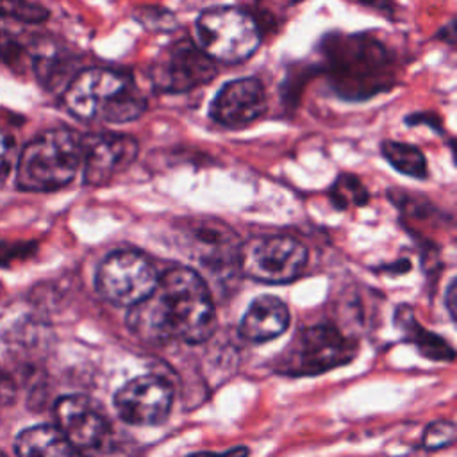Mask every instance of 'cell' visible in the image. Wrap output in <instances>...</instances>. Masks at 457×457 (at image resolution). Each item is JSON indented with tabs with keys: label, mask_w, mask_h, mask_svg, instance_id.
Wrapping results in <instances>:
<instances>
[{
	"label": "cell",
	"mask_w": 457,
	"mask_h": 457,
	"mask_svg": "<svg viewBox=\"0 0 457 457\" xmlns=\"http://www.w3.org/2000/svg\"><path fill=\"white\" fill-rule=\"evenodd\" d=\"M355 350V343L346 339L334 325L303 327L277 357L273 368L289 377L318 375L350 362Z\"/></svg>",
	"instance_id": "6"
},
{
	"label": "cell",
	"mask_w": 457,
	"mask_h": 457,
	"mask_svg": "<svg viewBox=\"0 0 457 457\" xmlns=\"http://www.w3.org/2000/svg\"><path fill=\"white\" fill-rule=\"evenodd\" d=\"M198 46L214 62L241 64L250 59L262 39L259 21L248 11L236 5H214L204 9L196 21Z\"/></svg>",
	"instance_id": "5"
},
{
	"label": "cell",
	"mask_w": 457,
	"mask_h": 457,
	"mask_svg": "<svg viewBox=\"0 0 457 457\" xmlns=\"http://www.w3.org/2000/svg\"><path fill=\"white\" fill-rule=\"evenodd\" d=\"M0 457H5V455H4V453H2V452H0Z\"/></svg>",
	"instance_id": "29"
},
{
	"label": "cell",
	"mask_w": 457,
	"mask_h": 457,
	"mask_svg": "<svg viewBox=\"0 0 457 457\" xmlns=\"http://www.w3.org/2000/svg\"><path fill=\"white\" fill-rule=\"evenodd\" d=\"M455 441V425L453 421L439 420L430 423L423 432V446L428 450H439L453 445Z\"/></svg>",
	"instance_id": "22"
},
{
	"label": "cell",
	"mask_w": 457,
	"mask_h": 457,
	"mask_svg": "<svg viewBox=\"0 0 457 457\" xmlns=\"http://www.w3.org/2000/svg\"><path fill=\"white\" fill-rule=\"evenodd\" d=\"M382 157L400 173L414 179H427L428 168L423 152L403 141H382L380 143Z\"/></svg>",
	"instance_id": "18"
},
{
	"label": "cell",
	"mask_w": 457,
	"mask_h": 457,
	"mask_svg": "<svg viewBox=\"0 0 457 457\" xmlns=\"http://www.w3.org/2000/svg\"><path fill=\"white\" fill-rule=\"evenodd\" d=\"M129 327L150 341L204 343L216 327V312L207 282L187 266L166 270L152 293L130 307Z\"/></svg>",
	"instance_id": "1"
},
{
	"label": "cell",
	"mask_w": 457,
	"mask_h": 457,
	"mask_svg": "<svg viewBox=\"0 0 457 457\" xmlns=\"http://www.w3.org/2000/svg\"><path fill=\"white\" fill-rule=\"evenodd\" d=\"M330 196H332V202L337 205V207H343L346 209L348 205H361V204H366L368 200V191L366 187L362 186V182L350 175V173H343L337 177V180L334 182L332 189H330Z\"/></svg>",
	"instance_id": "20"
},
{
	"label": "cell",
	"mask_w": 457,
	"mask_h": 457,
	"mask_svg": "<svg viewBox=\"0 0 457 457\" xmlns=\"http://www.w3.org/2000/svg\"><path fill=\"white\" fill-rule=\"evenodd\" d=\"M16 155V141L14 137L0 129V187L5 184Z\"/></svg>",
	"instance_id": "23"
},
{
	"label": "cell",
	"mask_w": 457,
	"mask_h": 457,
	"mask_svg": "<svg viewBox=\"0 0 457 457\" xmlns=\"http://www.w3.org/2000/svg\"><path fill=\"white\" fill-rule=\"evenodd\" d=\"M137 152L139 143L129 134L102 132L86 136L82 146L84 184H107L136 161Z\"/></svg>",
	"instance_id": "12"
},
{
	"label": "cell",
	"mask_w": 457,
	"mask_h": 457,
	"mask_svg": "<svg viewBox=\"0 0 457 457\" xmlns=\"http://www.w3.org/2000/svg\"><path fill=\"white\" fill-rule=\"evenodd\" d=\"M368 9H373L384 16H391L395 12V4L393 0H353Z\"/></svg>",
	"instance_id": "25"
},
{
	"label": "cell",
	"mask_w": 457,
	"mask_h": 457,
	"mask_svg": "<svg viewBox=\"0 0 457 457\" xmlns=\"http://www.w3.org/2000/svg\"><path fill=\"white\" fill-rule=\"evenodd\" d=\"M268 109V95L257 77H243L223 84L209 105V118L225 129H243Z\"/></svg>",
	"instance_id": "13"
},
{
	"label": "cell",
	"mask_w": 457,
	"mask_h": 457,
	"mask_svg": "<svg viewBox=\"0 0 457 457\" xmlns=\"http://www.w3.org/2000/svg\"><path fill=\"white\" fill-rule=\"evenodd\" d=\"M239 246L236 234L220 221H196L187 230V252L216 273L239 268Z\"/></svg>",
	"instance_id": "14"
},
{
	"label": "cell",
	"mask_w": 457,
	"mask_h": 457,
	"mask_svg": "<svg viewBox=\"0 0 457 457\" xmlns=\"http://www.w3.org/2000/svg\"><path fill=\"white\" fill-rule=\"evenodd\" d=\"M455 298H457V291H455V280L450 282L448 286V291H446V307H448V312L452 316V320H455Z\"/></svg>",
	"instance_id": "28"
},
{
	"label": "cell",
	"mask_w": 457,
	"mask_h": 457,
	"mask_svg": "<svg viewBox=\"0 0 457 457\" xmlns=\"http://www.w3.org/2000/svg\"><path fill=\"white\" fill-rule=\"evenodd\" d=\"M305 264L307 250L291 236H255L239 246V270L262 284L291 282Z\"/></svg>",
	"instance_id": "7"
},
{
	"label": "cell",
	"mask_w": 457,
	"mask_h": 457,
	"mask_svg": "<svg viewBox=\"0 0 457 457\" xmlns=\"http://www.w3.org/2000/svg\"><path fill=\"white\" fill-rule=\"evenodd\" d=\"M248 455V448L246 446H236V448H230L228 452L221 453V455H214V453H195V455H189V457H246Z\"/></svg>",
	"instance_id": "26"
},
{
	"label": "cell",
	"mask_w": 457,
	"mask_h": 457,
	"mask_svg": "<svg viewBox=\"0 0 457 457\" xmlns=\"http://www.w3.org/2000/svg\"><path fill=\"white\" fill-rule=\"evenodd\" d=\"M320 48L328 84L343 100H368L398 82L395 55L368 32H330Z\"/></svg>",
	"instance_id": "2"
},
{
	"label": "cell",
	"mask_w": 457,
	"mask_h": 457,
	"mask_svg": "<svg viewBox=\"0 0 457 457\" xmlns=\"http://www.w3.org/2000/svg\"><path fill=\"white\" fill-rule=\"evenodd\" d=\"M396 325L403 330V334L407 336L409 341H412L418 350L434 361H452L453 359V350L452 346L437 337L436 334L425 330L421 325H418V321L412 316V311L409 307H400L396 309Z\"/></svg>",
	"instance_id": "17"
},
{
	"label": "cell",
	"mask_w": 457,
	"mask_h": 457,
	"mask_svg": "<svg viewBox=\"0 0 457 457\" xmlns=\"http://www.w3.org/2000/svg\"><path fill=\"white\" fill-rule=\"evenodd\" d=\"M84 137L71 129H50L30 139L20 154L16 184L23 191L48 193L68 186L82 164Z\"/></svg>",
	"instance_id": "4"
},
{
	"label": "cell",
	"mask_w": 457,
	"mask_h": 457,
	"mask_svg": "<svg viewBox=\"0 0 457 457\" xmlns=\"http://www.w3.org/2000/svg\"><path fill=\"white\" fill-rule=\"evenodd\" d=\"M437 37L439 39H443L445 43H448L450 46H453L455 45V21L453 20H450V23L446 25V27H443L439 32H437Z\"/></svg>",
	"instance_id": "27"
},
{
	"label": "cell",
	"mask_w": 457,
	"mask_h": 457,
	"mask_svg": "<svg viewBox=\"0 0 457 457\" xmlns=\"http://www.w3.org/2000/svg\"><path fill=\"white\" fill-rule=\"evenodd\" d=\"M16 457H75V450L57 427L36 425L21 430L14 441Z\"/></svg>",
	"instance_id": "16"
},
{
	"label": "cell",
	"mask_w": 457,
	"mask_h": 457,
	"mask_svg": "<svg viewBox=\"0 0 457 457\" xmlns=\"http://www.w3.org/2000/svg\"><path fill=\"white\" fill-rule=\"evenodd\" d=\"M57 428L80 455L98 453L111 437V423L100 405L84 395H66L54 407Z\"/></svg>",
	"instance_id": "10"
},
{
	"label": "cell",
	"mask_w": 457,
	"mask_h": 457,
	"mask_svg": "<svg viewBox=\"0 0 457 457\" xmlns=\"http://www.w3.org/2000/svg\"><path fill=\"white\" fill-rule=\"evenodd\" d=\"M132 16L146 30L166 32V30H173V27H177L175 14L161 5H141L132 12Z\"/></svg>",
	"instance_id": "21"
},
{
	"label": "cell",
	"mask_w": 457,
	"mask_h": 457,
	"mask_svg": "<svg viewBox=\"0 0 457 457\" xmlns=\"http://www.w3.org/2000/svg\"><path fill=\"white\" fill-rule=\"evenodd\" d=\"M289 325V309L277 296H259L246 309L239 323V334L252 343H266L278 337Z\"/></svg>",
	"instance_id": "15"
},
{
	"label": "cell",
	"mask_w": 457,
	"mask_h": 457,
	"mask_svg": "<svg viewBox=\"0 0 457 457\" xmlns=\"http://www.w3.org/2000/svg\"><path fill=\"white\" fill-rule=\"evenodd\" d=\"M0 18L36 25L48 20V11L30 0H0Z\"/></svg>",
	"instance_id": "19"
},
{
	"label": "cell",
	"mask_w": 457,
	"mask_h": 457,
	"mask_svg": "<svg viewBox=\"0 0 457 457\" xmlns=\"http://www.w3.org/2000/svg\"><path fill=\"white\" fill-rule=\"evenodd\" d=\"M64 107L82 121L129 123L146 111V98L134 79L111 68L77 71L62 93Z\"/></svg>",
	"instance_id": "3"
},
{
	"label": "cell",
	"mask_w": 457,
	"mask_h": 457,
	"mask_svg": "<svg viewBox=\"0 0 457 457\" xmlns=\"http://www.w3.org/2000/svg\"><path fill=\"white\" fill-rule=\"evenodd\" d=\"M405 123L411 125V127H416V125H428L432 130H436V132H439V134H445L443 121H441V118H439L436 112H411V114L405 118Z\"/></svg>",
	"instance_id": "24"
},
{
	"label": "cell",
	"mask_w": 457,
	"mask_h": 457,
	"mask_svg": "<svg viewBox=\"0 0 457 457\" xmlns=\"http://www.w3.org/2000/svg\"><path fill=\"white\" fill-rule=\"evenodd\" d=\"M157 278V270L145 253L114 250L96 270V289L114 305L134 307L152 293Z\"/></svg>",
	"instance_id": "8"
},
{
	"label": "cell",
	"mask_w": 457,
	"mask_h": 457,
	"mask_svg": "<svg viewBox=\"0 0 457 457\" xmlns=\"http://www.w3.org/2000/svg\"><path fill=\"white\" fill-rule=\"evenodd\" d=\"M216 73L214 61L189 39H180L162 48L150 66L154 87L170 95H180L205 86Z\"/></svg>",
	"instance_id": "9"
},
{
	"label": "cell",
	"mask_w": 457,
	"mask_h": 457,
	"mask_svg": "<svg viewBox=\"0 0 457 457\" xmlns=\"http://www.w3.org/2000/svg\"><path fill=\"white\" fill-rule=\"evenodd\" d=\"M173 403V389L157 375H141L123 384L114 395L118 416L137 427H154L168 420Z\"/></svg>",
	"instance_id": "11"
}]
</instances>
